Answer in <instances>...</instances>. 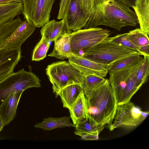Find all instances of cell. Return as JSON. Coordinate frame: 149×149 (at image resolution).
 Instances as JSON below:
<instances>
[{"instance_id":"1","label":"cell","mask_w":149,"mask_h":149,"mask_svg":"<svg viewBox=\"0 0 149 149\" xmlns=\"http://www.w3.org/2000/svg\"><path fill=\"white\" fill-rule=\"evenodd\" d=\"M84 94L87 100L89 116L101 125H111L118 104L108 80Z\"/></svg>"},{"instance_id":"2","label":"cell","mask_w":149,"mask_h":149,"mask_svg":"<svg viewBox=\"0 0 149 149\" xmlns=\"http://www.w3.org/2000/svg\"><path fill=\"white\" fill-rule=\"evenodd\" d=\"M138 23L136 13L129 7L117 0H105L100 25L120 31L123 27L134 26Z\"/></svg>"},{"instance_id":"3","label":"cell","mask_w":149,"mask_h":149,"mask_svg":"<svg viewBox=\"0 0 149 149\" xmlns=\"http://www.w3.org/2000/svg\"><path fill=\"white\" fill-rule=\"evenodd\" d=\"M46 71L56 97L59 96L60 91L66 86L75 84L81 86L85 76L69 62L65 61L49 65Z\"/></svg>"},{"instance_id":"4","label":"cell","mask_w":149,"mask_h":149,"mask_svg":"<svg viewBox=\"0 0 149 149\" xmlns=\"http://www.w3.org/2000/svg\"><path fill=\"white\" fill-rule=\"evenodd\" d=\"M136 54H139L111 40L109 37L103 41L86 50L81 56L110 64L123 58Z\"/></svg>"},{"instance_id":"5","label":"cell","mask_w":149,"mask_h":149,"mask_svg":"<svg viewBox=\"0 0 149 149\" xmlns=\"http://www.w3.org/2000/svg\"><path fill=\"white\" fill-rule=\"evenodd\" d=\"M110 35L109 30L97 27L81 29L71 33L72 52L76 56H81L86 50L106 40Z\"/></svg>"},{"instance_id":"6","label":"cell","mask_w":149,"mask_h":149,"mask_svg":"<svg viewBox=\"0 0 149 149\" xmlns=\"http://www.w3.org/2000/svg\"><path fill=\"white\" fill-rule=\"evenodd\" d=\"M40 80L34 73L22 69L11 73L0 82V104L8 95L24 92L32 87H41Z\"/></svg>"},{"instance_id":"7","label":"cell","mask_w":149,"mask_h":149,"mask_svg":"<svg viewBox=\"0 0 149 149\" xmlns=\"http://www.w3.org/2000/svg\"><path fill=\"white\" fill-rule=\"evenodd\" d=\"M55 0H23L22 13L24 18L36 27H42L49 21L50 13Z\"/></svg>"},{"instance_id":"8","label":"cell","mask_w":149,"mask_h":149,"mask_svg":"<svg viewBox=\"0 0 149 149\" xmlns=\"http://www.w3.org/2000/svg\"><path fill=\"white\" fill-rule=\"evenodd\" d=\"M148 111H141L129 101L117 105L113 121L109 126L110 131L122 125L136 126L141 123L147 117Z\"/></svg>"},{"instance_id":"9","label":"cell","mask_w":149,"mask_h":149,"mask_svg":"<svg viewBox=\"0 0 149 149\" xmlns=\"http://www.w3.org/2000/svg\"><path fill=\"white\" fill-rule=\"evenodd\" d=\"M68 62L84 76L95 74L104 78L108 72L110 64L77 55L68 58Z\"/></svg>"},{"instance_id":"10","label":"cell","mask_w":149,"mask_h":149,"mask_svg":"<svg viewBox=\"0 0 149 149\" xmlns=\"http://www.w3.org/2000/svg\"><path fill=\"white\" fill-rule=\"evenodd\" d=\"M90 15L85 13L79 0H71L62 19L68 30L75 31L84 27Z\"/></svg>"},{"instance_id":"11","label":"cell","mask_w":149,"mask_h":149,"mask_svg":"<svg viewBox=\"0 0 149 149\" xmlns=\"http://www.w3.org/2000/svg\"><path fill=\"white\" fill-rule=\"evenodd\" d=\"M143 59L132 65L109 72L110 77L109 82L115 95L117 104L121 97L129 77L133 72L140 67Z\"/></svg>"},{"instance_id":"12","label":"cell","mask_w":149,"mask_h":149,"mask_svg":"<svg viewBox=\"0 0 149 149\" xmlns=\"http://www.w3.org/2000/svg\"><path fill=\"white\" fill-rule=\"evenodd\" d=\"M21 54V48H0V82L14 72Z\"/></svg>"},{"instance_id":"13","label":"cell","mask_w":149,"mask_h":149,"mask_svg":"<svg viewBox=\"0 0 149 149\" xmlns=\"http://www.w3.org/2000/svg\"><path fill=\"white\" fill-rule=\"evenodd\" d=\"M36 27L30 20L22 21L11 35L0 45V48H21L22 45L33 33Z\"/></svg>"},{"instance_id":"14","label":"cell","mask_w":149,"mask_h":149,"mask_svg":"<svg viewBox=\"0 0 149 149\" xmlns=\"http://www.w3.org/2000/svg\"><path fill=\"white\" fill-rule=\"evenodd\" d=\"M23 92H14L7 96L0 104V115L5 126L11 122L16 116L17 106Z\"/></svg>"},{"instance_id":"15","label":"cell","mask_w":149,"mask_h":149,"mask_svg":"<svg viewBox=\"0 0 149 149\" xmlns=\"http://www.w3.org/2000/svg\"><path fill=\"white\" fill-rule=\"evenodd\" d=\"M71 33V31L68 30L54 41L53 50L48 56L62 60L76 56L71 49L70 37Z\"/></svg>"},{"instance_id":"16","label":"cell","mask_w":149,"mask_h":149,"mask_svg":"<svg viewBox=\"0 0 149 149\" xmlns=\"http://www.w3.org/2000/svg\"><path fill=\"white\" fill-rule=\"evenodd\" d=\"M40 30L42 37L52 42L68 31L63 20L59 21L53 19L45 24Z\"/></svg>"},{"instance_id":"17","label":"cell","mask_w":149,"mask_h":149,"mask_svg":"<svg viewBox=\"0 0 149 149\" xmlns=\"http://www.w3.org/2000/svg\"><path fill=\"white\" fill-rule=\"evenodd\" d=\"M68 109L70 117L74 125L79 120L88 116L87 100L83 91L79 95Z\"/></svg>"},{"instance_id":"18","label":"cell","mask_w":149,"mask_h":149,"mask_svg":"<svg viewBox=\"0 0 149 149\" xmlns=\"http://www.w3.org/2000/svg\"><path fill=\"white\" fill-rule=\"evenodd\" d=\"M137 17L140 29L148 35L149 33V0H136L132 7Z\"/></svg>"},{"instance_id":"19","label":"cell","mask_w":149,"mask_h":149,"mask_svg":"<svg viewBox=\"0 0 149 149\" xmlns=\"http://www.w3.org/2000/svg\"><path fill=\"white\" fill-rule=\"evenodd\" d=\"M23 8V3L16 1L0 4V25L22 13Z\"/></svg>"},{"instance_id":"20","label":"cell","mask_w":149,"mask_h":149,"mask_svg":"<svg viewBox=\"0 0 149 149\" xmlns=\"http://www.w3.org/2000/svg\"><path fill=\"white\" fill-rule=\"evenodd\" d=\"M82 91L81 85L77 84L68 85L62 88L59 92V96L63 107L68 109Z\"/></svg>"},{"instance_id":"21","label":"cell","mask_w":149,"mask_h":149,"mask_svg":"<svg viewBox=\"0 0 149 149\" xmlns=\"http://www.w3.org/2000/svg\"><path fill=\"white\" fill-rule=\"evenodd\" d=\"M127 33L131 41L139 48L142 55L149 56L148 35L143 32L140 28L131 30Z\"/></svg>"},{"instance_id":"22","label":"cell","mask_w":149,"mask_h":149,"mask_svg":"<svg viewBox=\"0 0 149 149\" xmlns=\"http://www.w3.org/2000/svg\"><path fill=\"white\" fill-rule=\"evenodd\" d=\"M75 125L70 122V117L65 116L58 118L49 117L45 118L42 122L37 123L34 127L46 131L65 127H75Z\"/></svg>"},{"instance_id":"23","label":"cell","mask_w":149,"mask_h":149,"mask_svg":"<svg viewBox=\"0 0 149 149\" xmlns=\"http://www.w3.org/2000/svg\"><path fill=\"white\" fill-rule=\"evenodd\" d=\"M105 0H94L89 18L84 27L89 29L100 25L103 3Z\"/></svg>"},{"instance_id":"24","label":"cell","mask_w":149,"mask_h":149,"mask_svg":"<svg viewBox=\"0 0 149 149\" xmlns=\"http://www.w3.org/2000/svg\"><path fill=\"white\" fill-rule=\"evenodd\" d=\"M75 125L76 131L86 133H100L104 127V126L98 124L89 116L79 120Z\"/></svg>"},{"instance_id":"25","label":"cell","mask_w":149,"mask_h":149,"mask_svg":"<svg viewBox=\"0 0 149 149\" xmlns=\"http://www.w3.org/2000/svg\"><path fill=\"white\" fill-rule=\"evenodd\" d=\"M139 68L133 72L129 77L121 97L118 102V105L130 101L132 97L139 90L136 85V72Z\"/></svg>"},{"instance_id":"26","label":"cell","mask_w":149,"mask_h":149,"mask_svg":"<svg viewBox=\"0 0 149 149\" xmlns=\"http://www.w3.org/2000/svg\"><path fill=\"white\" fill-rule=\"evenodd\" d=\"M143 59L139 54L132 55L123 58L111 63L108 72L121 69L132 65Z\"/></svg>"},{"instance_id":"27","label":"cell","mask_w":149,"mask_h":149,"mask_svg":"<svg viewBox=\"0 0 149 149\" xmlns=\"http://www.w3.org/2000/svg\"><path fill=\"white\" fill-rule=\"evenodd\" d=\"M107 79L95 74L85 76L83 82L81 85L84 94L86 93L104 83Z\"/></svg>"},{"instance_id":"28","label":"cell","mask_w":149,"mask_h":149,"mask_svg":"<svg viewBox=\"0 0 149 149\" xmlns=\"http://www.w3.org/2000/svg\"><path fill=\"white\" fill-rule=\"evenodd\" d=\"M143 56L142 64L136 74V85L139 89L146 81L149 74V56Z\"/></svg>"},{"instance_id":"29","label":"cell","mask_w":149,"mask_h":149,"mask_svg":"<svg viewBox=\"0 0 149 149\" xmlns=\"http://www.w3.org/2000/svg\"><path fill=\"white\" fill-rule=\"evenodd\" d=\"M49 47V42L42 37L41 40L33 50L32 61H39L43 59L46 56Z\"/></svg>"},{"instance_id":"30","label":"cell","mask_w":149,"mask_h":149,"mask_svg":"<svg viewBox=\"0 0 149 149\" xmlns=\"http://www.w3.org/2000/svg\"><path fill=\"white\" fill-rule=\"evenodd\" d=\"M110 39L120 45L127 49L136 51L140 55L142 54L139 49L131 41L127 33L118 34L112 37H109Z\"/></svg>"},{"instance_id":"31","label":"cell","mask_w":149,"mask_h":149,"mask_svg":"<svg viewBox=\"0 0 149 149\" xmlns=\"http://www.w3.org/2000/svg\"><path fill=\"white\" fill-rule=\"evenodd\" d=\"M74 134L80 136L81 138L85 140H96L99 139V135L100 133L99 132H95L90 133H83L74 132Z\"/></svg>"},{"instance_id":"32","label":"cell","mask_w":149,"mask_h":149,"mask_svg":"<svg viewBox=\"0 0 149 149\" xmlns=\"http://www.w3.org/2000/svg\"><path fill=\"white\" fill-rule=\"evenodd\" d=\"M71 0H61L60 3L59 9L57 16L58 19H63L64 16Z\"/></svg>"},{"instance_id":"33","label":"cell","mask_w":149,"mask_h":149,"mask_svg":"<svg viewBox=\"0 0 149 149\" xmlns=\"http://www.w3.org/2000/svg\"><path fill=\"white\" fill-rule=\"evenodd\" d=\"M83 9L86 14H90L94 0H79Z\"/></svg>"},{"instance_id":"34","label":"cell","mask_w":149,"mask_h":149,"mask_svg":"<svg viewBox=\"0 0 149 149\" xmlns=\"http://www.w3.org/2000/svg\"><path fill=\"white\" fill-rule=\"evenodd\" d=\"M125 4L128 7H133L136 0H117Z\"/></svg>"},{"instance_id":"35","label":"cell","mask_w":149,"mask_h":149,"mask_svg":"<svg viewBox=\"0 0 149 149\" xmlns=\"http://www.w3.org/2000/svg\"><path fill=\"white\" fill-rule=\"evenodd\" d=\"M5 126L3 120L0 115V132L3 130Z\"/></svg>"},{"instance_id":"36","label":"cell","mask_w":149,"mask_h":149,"mask_svg":"<svg viewBox=\"0 0 149 149\" xmlns=\"http://www.w3.org/2000/svg\"><path fill=\"white\" fill-rule=\"evenodd\" d=\"M14 1L12 0H0V4L8 3Z\"/></svg>"},{"instance_id":"37","label":"cell","mask_w":149,"mask_h":149,"mask_svg":"<svg viewBox=\"0 0 149 149\" xmlns=\"http://www.w3.org/2000/svg\"><path fill=\"white\" fill-rule=\"evenodd\" d=\"M14 1L23 3V0H12Z\"/></svg>"}]
</instances>
